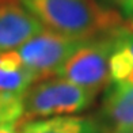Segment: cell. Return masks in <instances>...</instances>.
<instances>
[{
	"mask_svg": "<svg viewBox=\"0 0 133 133\" xmlns=\"http://www.w3.org/2000/svg\"><path fill=\"white\" fill-rule=\"evenodd\" d=\"M45 29L68 37L90 39L122 25L121 16L96 0H19Z\"/></svg>",
	"mask_w": 133,
	"mask_h": 133,
	"instance_id": "cell-1",
	"label": "cell"
},
{
	"mask_svg": "<svg viewBox=\"0 0 133 133\" xmlns=\"http://www.w3.org/2000/svg\"><path fill=\"white\" fill-rule=\"evenodd\" d=\"M106 133H133V132H106Z\"/></svg>",
	"mask_w": 133,
	"mask_h": 133,
	"instance_id": "cell-14",
	"label": "cell"
},
{
	"mask_svg": "<svg viewBox=\"0 0 133 133\" xmlns=\"http://www.w3.org/2000/svg\"><path fill=\"white\" fill-rule=\"evenodd\" d=\"M37 82L35 75L21 64L14 50L0 54V92L23 96Z\"/></svg>",
	"mask_w": 133,
	"mask_h": 133,
	"instance_id": "cell-9",
	"label": "cell"
},
{
	"mask_svg": "<svg viewBox=\"0 0 133 133\" xmlns=\"http://www.w3.org/2000/svg\"><path fill=\"white\" fill-rule=\"evenodd\" d=\"M19 133H103V126L92 117L63 116L21 122Z\"/></svg>",
	"mask_w": 133,
	"mask_h": 133,
	"instance_id": "cell-8",
	"label": "cell"
},
{
	"mask_svg": "<svg viewBox=\"0 0 133 133\" xmlns=\"http://www.w3.org/2000/svg\"><path fill=\"white\" fill-rule=\"evenodd\" d=\"M117 2H121V0H117Z\"/></svg>",
	"mask_w": 133,
	"mask_h": 133,
	"instance_id": "cell-15",
	"label": "cell"
},
{
	"mask_svg": "<svg viewBox=\"0 0 133 133\" xmlns=\"http://www.w3.org/2000/svg\"><path fill=\"white\" fill-rule=\"evenodd\" d=\"M118 3L121 5V11H122L124 16H126L128 19L133 18V0H121Z\"/></svg>",
	"mask_w": 133,
	"mask_h": 133,
	"instance_id": "cell-11",
	"label": "cell"
},
{
	"mask_svg": "<svg viewBox=\"0 0 133 133\" xmlns=\"http://www.w3.org/2000/svg\"><path fill=\"white\" fill-rule=\"evenodd\" d=\"M19 125L21 124L3 125V126H0V133H19Z\"/></svg>",
	"mask_w": 133,
	"mask_h": 133,
	"instance_id": "cell-12",
	"label": "cell"
},
{
	"mask_svg": "<svg viewBox=\"0 0 133 133\" xmlns=\"http://www.w3.org/2000/svg\"><path fill=\"white\" fill-rule=\"evenodd\" d=\"M96 92L61 77H48L34 83L23 95V121L74 116L91 106Z\"/></svg>",
	"mask_w": 133,
	"mask_h": 133,
	"instance_id": "cell-2",
	"label": "cell"
},
{
	"mask_svg": "<svg viewBox=\"0 0 133 133\" xmlns=\"http://www.w3.org/2000/svg\"><path fill=\"white\" fill-rule=\"evenodd\" d=\"M45 27L19 4L0 3V54L11 52Z\"/></svg>",
	"mask_w": 133,
	"mask_h": 133,
	"instance_id": "cell-5",
	"label": "cell"
},
{
	"mask_svg": "<svg viewBox=\"0 0 133 133\" xmlns=\"http://www.w3.org/2000/svg\"><path fill=\"white\" fill-rule=\"evenodd\" d=\"M111 46L110 33L87 39L63 64L56 76L98 94L110 84L109 58Z\"/></svg>",
	"mask_w": 133,
	"mask_h": 133,
	"instance_id": "cell-3",
	"label": "cell"
},
{
	"mask_svg": "<svg viewBox=\"0 0 133 133\" xmlns=\"http://www.w3.org/2000/svg\"><path fill=\"white\" fill-rule=\"evenodd\" d=\"M113 46L109 58V77L111 83L133 84V31L119 25L110 31Z\"/></svg>",
	"mask_w": 133,
	"mask_h": 133,
	"instance_id": "cell-7",
	"label": "cell"
},
{
	"mask_svg": "<svg viewBox=\"0 0 133 133\" xmlns=\"http://www.w3.org/2000/svg\"><path fill=\"white\" fill-rule=\"evenodd\" d=\"M86 41L44 29L14 52L21 64L34 74L39 82L56 76L63 64Z\"/></svg>",
	"mask_w": 133,
	"mask_h": 133,
	"instance_id": "cell-4",
	"label": "cell"
},
{
	"mask_svg": "<svg viewBox=\"0 0 133 133\" xmlns=\"http://www.w3.org/2000/svg\"><path fill=\"white\" fill-rule=\"evenodd\" d=\"M23 96L0 92V126L23 121Z\"/></svg>",
	"mask_w": 133,
	"mask_h": 133,
	"instance_id": "cell-10",
	"label": "cell"
},
{
	"mask_svg": "<svg viewBox=\"0 0 133 133\" xmlns=\"http://www.w3.org/2000/svg\"><path fill=\"white\" fill-rule=\"evenodd\" d=\"M102 121L103 133L133 132V84H109L102 103Z\"/></svg>",
	"mask_w": 133,
	"mask_h": 133,
	"instance_id": "cell-6",
	"label": "cell"
},
{
	"mask_svg": "<svg viewBox=\"0 0 133 133\" xmlns=\"http://www.w3.org/2000/svg\"><path fill=\"white\" fill-rule=\"evenodd\" d=\"M126 27H128L130 31H133V18H130V19L128 21V23H126Z\"/></svg>",
	"mask_w": 133,
	"mask_h": 133,
	"instance_id": "cell-13",
	"label": "cell"
}]
</instances>
